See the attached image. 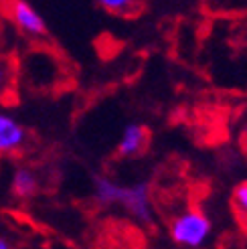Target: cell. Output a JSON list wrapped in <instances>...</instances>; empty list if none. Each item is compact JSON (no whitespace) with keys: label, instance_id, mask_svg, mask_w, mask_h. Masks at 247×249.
Listing matches in <instances>:
<instances>
[{"label":"cell","instance_id":"obj_1","mask_svg":"<svg viewBox=\"0 0 247 249\" xmlns=\"http://www.w3.org/2000/svg\"><path fill=\"white\" fill-rule=\"evenodd\" d=\"M168 231L176 245L199 249L211 237L213 225L203 209H184L170 219Z\"/></svg>","mask_w":247,"mask_h":249},{"label":"cell","instance_id":"obj_2","mask_svg":"<svg viewBox=\"0 0 247 249\" xmlns=\"http://www.w3.org/2000/svg\"><path fill=\"white\" fill-rule=\"evenodd\" d=\"M4 12L8 15V20L17 27V31L31 39H41L47 35V22L43 15L27 0H4Z\"/></svg>","mask_w":247,"mask_h":249},{"label":"cell","instance_id":"obj_3","mask_svg":"<svg viewBox=\"0 0 247 249\" xmlns=\"http://www.w3.org/2000/svg\"><path fill=\"white\" fill-rule=\"evenodd\" d=\"M118 207H124L138 223H152L154 219L152 195L146 182H136L130 186L122 184Z\"/></svg>","mask_w":247,"mask_h":249},{"label":"cell","instance_id":"obj_4","mask_svg":"<svg viewBox=\"0 0 247 249\" xmlns=\"http://www.w3.org/2000/svg\"><path fill=\"white\" fill-rule=\"evenodd\" d=\"M29 146V130L8 111L0 109V156L22 154Z\"/></svg>","mask_w":247,"mask_h":249},{"label":"cell","instance_id":"obj_5","mask_svg":"<svg viewBox=\"0 0 247 249\" xmlns=\"http://www.w3.org/2000/svg\"><path fill=\"white\" fill-rule=\"evenodd\" d=\"M148 142H150V132L140 124H130L122 132V138L118 142V154L122 158H136L144 154Z\"/></svg>","mask_w":247,"mask_h":249},{"label":"cell","instance_id":"obj_6","mask_svg":"<svg viewBox=\"0 0 247 249\" xmlns=\"http://www.w3.org/2000/svg\"><path fill=\"white\" fill-rule=\"evenodd\" d=\"M39 174H36L33 168L29 166H18L12 170V177H10V193L15 195L20 201H29L33 198L36 193H39Z\"/></svg>","mask_w":247,"mask_h":249},{"label":"cell","instance_id":"obj_7","mask_svg":"<svg viewBox=\"0 0 247 249\" xmlns=\"http://www.w3.org/2000/svg\"><path fill=\"white\" fill-rule=\"evenodd\" d=\"M122 184L112 180L109 177H95L93 180V196L104 207H118Z\"/></svg>","mask_w":247,"mask_h":249},{"label":"cell","instance_id":"obj_8","mask_svg":"<svg viewBox=\"0 0 247 249\" xmlns=\"http://www.w3.org/2000/svg\"><path fill=\"white\" fill-rule=\"evenodd\" d=\"M95 2L114 17H134L144 6V0H95Z\"/></svg>","mask_w":247,"mask_h":249},{"label":"cell","instance_id":"obj_9","mask_svg":"<svg viewBox=\"0 0 247 249\" xmlns=\"http://www.w3.org/2000/svg\"><path fill=\"white\" fill-rule=\"evenodd\" d=\"M15 85V67L6 57H0V99Z\"/></svg>","mask_w":247,"mask_h":249},{"label":"cell","instance_id":"obj_10","mask_svg":"<svg viewBox=\"0 0 247 249\" xmlns=\"http://www.w3.org/2000/svg\"><path fill=\"white\" fill-rule=\"evenodd\" d=\"M233 209H235L237 217L247 225V180L239 182L233 191Z\"/></svg>","mask_w":247,"mask_h":249},{"label":"cell","instance_id":"obj_11","mask_svg":"<svg viewBox=\"0 0 247 249\" xmlns=\"http://www.w3.org/2000/svg\"><path fill=\"white\" fill-rule=\"evenodd\" d=\"M239 140H241V146H243V150L247 152V122L243 124V128H241V136H239Z\"/></svg>","mask_w":247,"mask_h":249},{"label":"cell","instance_id":"obj_12","mask_svg":"<svg viewBox=\"0 0 247 249\" xmlns=\"http://www.w3.org/2000/svg\"><path fill=\"white\" fill-rule=\"evenodd\" d=\"M0 249H12V247H10V243H8L6 239L0 237Z\"/></svg>","mask_w":247,"mask_h":249}]
</instances>
